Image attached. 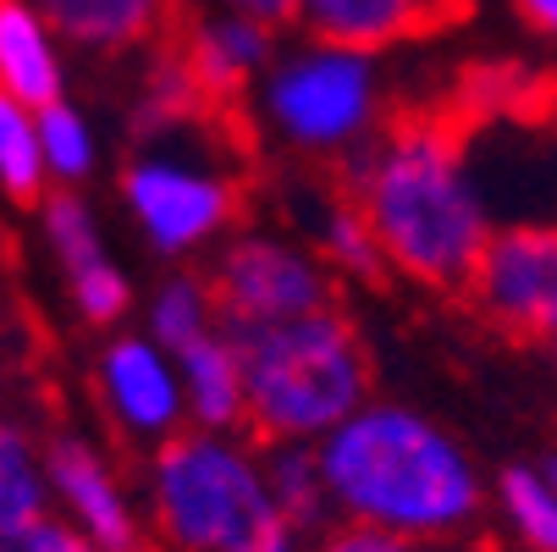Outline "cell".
Listing matches in <instances>:
<instances>
[{
  "instance_id": "cell-1",
  "label": "cell",
  "mask_w": 557,
  "mask_h": 552,
  "mask_svg": "<svg viewBox=\"0 0 557 552\" xmlns=\"http://www.w3.org/2000/svg\"><path fill=\"white\" fill-rule=\"evenodd\" d=\"M386 266L425 287H469L486 255V199L469 177V144L453 111H414L348 177Z\"/></svg>"
},
{
  "instance_id": "cell-2",
  "label": "cell",
  "mask_w": 557,
  "mask_h": 552,
  "mask_svg": "<svg viewBox=\"0 0 557 552\" xmlns=\"http://www.w3.org/2000/svg\"><path fill=\"white\" fill-rule=\"evenodd\" d=\"M321 476L332 503L359 525L425 541L458 530L481 503V481L453 437L404 409H359L343 420L321 447Z\"/></svg>"
},
{
  "instance_id": "cell-3",
  "label": "cell",
  "mask_w": 557,
  "mask_h": 552,
  "mask_svg": "<svg viewBox=\"0 0 557 552\" xmlns=\"http://www.w3.org/2000/svg\"><path fill=\"white\" fill-rule=\"evenodd\" d=\"M226 343L244 365V415L265 442H304L321 431L332 437L359 415L370 392L364 343L337 309Z\"/></svg>"
},
{
  "instance_id": "cell-4",
  "label": "cell",
  "mask_w": 557,
  "mask_h": 552,
  "mask_svg": "<svg viewBox=\"0 0 557 552\" xmlns=\"http://www.w3.org/2000/svg\"><path fill=\"white\" fill-rule=\"evenodd\" d=\"M154 508L188 552H244L271 519L265 469L215 437H172L154 464Z\"/></svg>"
},
{
  "instance_id": "cell-5",
  "label": "cell",
  "mask_w": 557,
  "mask_h": 552,
  "mask_svg": "<svg viewBox=\"0 0 557 552\" xmlns=\"http://www.w3.org/2000/svg\"><path fill=\"white\" fill-rule=\"evenodd\" d=\"M210 304L221 338H249L265 327H287L304 315L332 309V282L309 255L271 244V238H237L210 282Z\"/></svg>"
},
{
  "instance_id": "cell-6",
  "label": "cell",
  "mask_w": 557,
  "mask_h": 552,
  "mask_svg": "<svg viewBox=\"0 0 557 552\" xmlns=\"http://www.w3.org/2000/svg\"><path fill=\"white\" fill-rule=\"evenodd\" d=\"M469 298L508 338L557 343V226L524 221L486 238V255L469 277Z\"/></svg>"
},
{
  "instance_id": "cell-7",
  "label": "cell",
  "mask_w": 557,
  "mask_h": 552,
  "mask_svg": "<svg viewBox=\"0 0 557 552\" xmlns=\"http://www.w3.org/2000/svg\"><path fill=\"white\" fill-rule=\"evenodd\" d=\"M271 116L287 138L332 149L348 144L370 116V66L348 50H314L276 72L271 84Z\"/></svg>"
},
{
  "instance_id": "cell-8",
  "label": "cell",
  "mask_w": 557,
  "mask_h": 552,
  "mask_svg": "<svg viewBox=\"0 0 557 552\" xmlns=\"http://www.w3.org/2000/svg\"><path fill=\"white\" fill-rule=\"evenodd\" d=\"M127 205L144 221L149 244L161 249H194L210 232L237 210V183H226L221 172L188 167V161H166V155H149V161H133L127 177Z\"/></svg>"
},
{
  "instance_id": "cell-9",
  "label": "cell",
  "mask_w": 557,
  "mask_h": 552,
  "mask_svg": "<svg viewBox=\"0 0 557 552\" xmlns=\"http://www.w3.org/2000/svg\"><path fill=\"white\" fill-rule=\"evenodd\" d=\"M45 481H50V492H61V503L72 508L84 541H95L100 552H144L138 519H133L127 498L116 492L111 469H106L84 442H55L50 458H45Z\"/></svg>"
},
{
  "instance_id": "cell-10",
  "label": "cell",
  "mask_w": 557,
  "mask_h": 552,
  "mask_svg": "<svg viewBox=\"0 0 557 552\" xmlns=\"http://www.w3.org/2000/svg\"><path fill=\"white\" fill-rule=\"evenodd\" d=\"M177 56L194 72L199 95L221 116H232L237 95H244V84H249V72L265 66V56H271V28H260L249 17H210V23H194L177 39Z\"/></svg>"
},
{
  "instance_id": "cell-11",
  "label": "cell",
  "mask_w": 557,
  "mask_h": 552,
  "mask_svg": "<svg viewBox=\"0 0 557 552\" xmlns=\"http://www.w3.org/2000/svg\"><path fill=\"white\" fill-rule=\"evenodd\" d=\"M298 23L321 39V50H348V56H370L425 34L414 0H298Z\"/></svg>"
},
{
  "instance_id": "cell-12",
  "label": "cell",
  "mask_w": 557,
  "mask_h": 552,
  "mask_svg": "<svg viewBox=\"0 0 557 552\" xmlns=\"http://www.w3.org/2000/svg\"><path fill=\"white\" fill-rule=\"evenodd\" d=\"M106 392L127 426L138 431H172L177 409H183V387L172 376V365L138 338H122L106 348Z\"/></svg>"
},
{
  "instance_id": "cell-13",
  "label": "cell",
  "mask_w": 557,
  "mask_h": 552,
  "mask_svg": "<svg viewBox=\"0 0 557 552\" xmlns=\"http://www.w3.org/2000/svg\"><path fill=\"white\" fill-rule=\"evenodd\" d=\"M0 95H12L28 111L61 100V66L28 0H0Z\"/></svg>"
},
{
  "instance_id": "cell-14",
  "label": "cell",
  "mask_w": 557,
  "mask_h": 552,
  "mask_svg": "<svg viewBox=\"0 0 557 552\" xmlns=\"http://www.w3.org/2000/svg\"><path fill=\"white\" fill-rule=\"evenodd\" d=\"M39 12L77 45L122 50L154 34V23L166 17V0H39Z\"/></svg>"
},
{
  "instance_id": "cell-15",
  "label": "cell",
  "mask_w": 557,
  "mask_h": 552,
  "mask_svg": "<svg viewBox=\"0 0 557 552\" xmlns=\"http://www.w3.org/2000/svg\"><path fill=\"white\" fill-rule=\"evenodd\" d=\"M177 359H183V398L194 404V415L205 426L244 420V365H237V348L221 332L199 338Z\"/></svg>"
},
{
  "instance_id": "cell-16",
  "label": "cell",
  "mask_w": 557,
  "mask_h": 552,
  "mask_svg": "<svg viewBox=\"0 0 557 552\" xmlns=\"http://www.w3.org/2000/svg\"><path fill=\"white\" fill-rule=\"evenodd\" d=\"M265 492H271V508L276 519L298 536L309 525H321L332 492H326V476H321V453H309L298 442H276L271 464H265Z\"/></svg>"
},
{
  "instance_id": "cell-17",
  "label": "cell",
  "mask_w": 557,
  "mask_h": 552,
  "mask_svg": "<svg viewBox=\"0 0 557 552\" xmlns=\"http://www.w3.org/2000/svg\"><path fill=\"white\" fill-rule=\"evenodd\" d=\"M45 469L34 464L28 442L0 420V536L28 530L45 519Z\"/></svg>"
},
{
  "instance_id": "cell-18",
  "label": "cell",
  "mask_w": 557,
  "mask_h": 552,
  "mask_svg": "<svg viewBox=\"0 0 557 552\" xmlns=\"http://www.w3.org/2000/svg\"><path fill=\"white\" fill-rule=\"evenodd\" d=\"M314 238H321V249H326V260H332L337 271L364 277V282H381V277H386V255H381V244H375L364 210H359L348 194H337V199L321 210Z\"/></svg>"
},
{
  "instance_id": "cell-19",
  "label": "cell",
  "mask_w": 557,
  "mask_h": 552,
  "mask_svg": "<svg viewBox=\"0 0 557 552\" xmlns=\"http://www.w3.org/2000/svg\"><path fill=\"white\" fill-rule=\"evenodd\" d=\"M0 183H7L17 205L39 199L45 188V149H39L34 111L17 106L12 95H0Z\"/></svg>"
},
{
  "instance_id": "cell-20",
  "label": "cell",
  "mask_w": 557,
  "mask_h": 552,
  "mask_svg": "<svg viewBox=\"0 0 557 552\" xmlns=\"http://www.w3.org/2000/svg\"><path fill=\"white\" fill-rule=\"evenodd\" d=\"M149 321H154V338H161V348H172V354L194 348L199 338H210V332H215V304H210V287H199L194 277L166 282L161 293H154Z\"/></svg>"
},
{
  "instance_id": "cell-21",
  "label": "cell",
  "mask_w": 557,
  "mask_h": 552,
  "mask_svg": "<svg viewBox=\"0 0 557 552\" xmlns=\"http://www.w3.org/2000/svg\"><path fill=\"white\" fill-rule=\"evenodd\" d=\"M503 508L530 552H557V492L535 469H508L503 476Z\"/></svg>"
},
{
  "instance_id": "cell-22",
  "label": "cell",
  "mask_w": 557,
  "mask_h": 552,
  "mask_svg": "<svg viewBox=\"0 0 557 552\" xmlns=\"http://www.w3.org/2000/svg\"><path fill=\"white\" fill-rule=\"evenodd\" d=\"M45 226H50V244L66 266V277H84L95 266H106V249H100V232H95V216L77 194H55L45 205Z\"/></svg>"
},
{
  "instance_id": "cell-23",
  "label": "cell",
  "mask_w": 557,
  "mask_h": 552,
  "mask_svg": "<svg viewBox=\"0 0 557 552\" xmlns=\"http://www.w3.org/2000/svg\"><path fill=\"white\" fill-rule=\"evenodd\" d=\"M39 122V149H45V167L55 172V177H84L89 172V161H95V144H89V127H84V116H77L72 106H45V111H34Z\"/></svg>"
},
{
  "instance_id": "cell-24",
  "label": "cell",
  "mask_w": 557,
  "mask_h": 552,
  "mask_svg": "<svg viewBox=\"0 0 557 552\" xmlns=\"http://www.w3.org/2000/svg\"><path fill=\"white\" fill-rule=\"evenodd\" d=\"M314 552H458L442 541H425V536H397V530H375V525H348V530H332Z\"/></svg>"
},
{
  "instance_id": "cell-25",
  "label": "cell",
  "mask_w": 557,
  "mask_h": 552,
  "mask_svg": "<svg viewBox=\"0 0 557 552\" xmlns=\"http://www.w3.org/2000/svg\"><path fill=\"white\" fill-rule=\"evenodd\" d=\"M72 293H77V309H84L95 327L116 321V315L127 309V282H122V271L111 260L95 266V271H84V277H72Z\"/></svg>"
},
{
  "instance_id": "cell-26",
  "label": "cell",
  "mask_w": 557,
  "mask_h": 552,
  "mask_svg": "<svg viewBox=\"0 0 557 552\" xmlns=\"http://www.w3.org/2000/svg\"><path fill=\"white\" fill-rule=\"evenodd\" d=\"M0 552H100L95 541H84V536H72L66 525H55L50 514L39 519V525H28V530H12V536H0Z\"/></svg>"
},
{
  "instance_id": "cell-27",
  "label": "cell",
  "mask_w": 557,
  "mask_h": 552,
  "mask_svg": "<svg viewBox=\"0 0 557 552\" xmlns=\"http://www.w3.org/2000/svg\"><path fill=\"white\" fill-rule=\"evenodd\" d=\"M221 7H232V17H249L260 28H282L298 17V0H221Z\"/></svg>"
},
{
  "instance_id": "cell-28",
  "label": "cell",
  "mask_w": 557,
  "mask_h": 552,
  "mask_svg": "<svg viewBox=\"0 0 557 552\" xmlns=\"http://www.w3.org/2000/svg\"><path fill=\"white\" fill-rule=\"evenodd\" d=\"M414 7H420V17H425V34L453 28V23L469 17V0H414Z\"/></svg>"
},
{
  "instance_id": "cell-29",
  "label": "cell",
  "mask_w": 557,
  "mask_h": 552,
  "mask_svg": "<svg viewBox=\"0 0 557 552\" xmlns=\"http://www.w3.org/2000/svg\"><path fill=\"white\" fill-rule=\"evenodd\" d=\"M244 552H293V530H287L282 519H271V525H265V530H260V536H255Z\"/></svg>"
},
{
  "instance_id": "cell-30",
  "label": "cell",
  "mask_w": 557,
  "mask_h": 552,
  "mask_svg": "<svg viewBox=\"0 0 557 552\" xmlns=\"http://www.w3.org/2000/svg\"><path fill=\"white\" fill-rule=\"evenodd\" d=\"M524 17L546 34H557V0H524Z\"/></svg>"
},
{
  "instance_id": "cell-31",
  "label": "cell",
  "mask_w": 557,
  "mask_h": 552,
  "mask_svg": "<svg viewBox=\"0 0 557 552\" xmlns=\"http://www.w3.org/2000/svg\"><path fill=\"white\" fill-rule=\"evenodd\" d=\"M535 476H541V481H546V487L557 492V447H552V453L541 458V469H535Z\"/></svg>"
}]
</instances>
